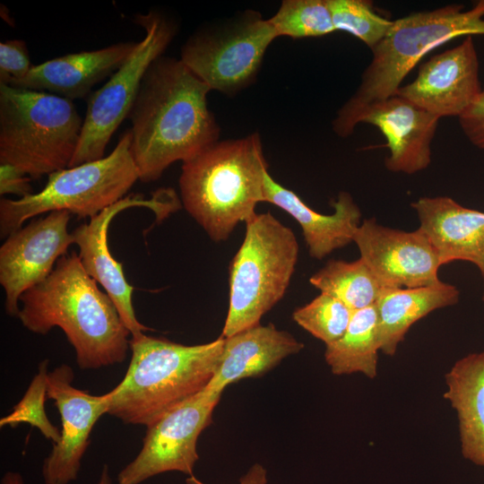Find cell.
Wrapping results in <instances>:
<instances>
[{
    "label": "cell",
    "mask_w": 484,
    "mask_h": 484,
    "mask_svg": "<svg viewBox=\"0 0 484 484\" xmlns=\"http://www.w3.org/2000/svg\"><path fill=\"white\" fill-rule=\"evenodd\" d=\"M480 34H484V0L467 11L461 4H448L393 21L384 39L371 49L372 60L357 91L333 120V132L350 136L362 112L395 95L405 76L429 51L454 38Z\"/></svg>",
    "instance_id": "5"
},
{
    "label": "cell",
    "mask_w": 484,
    "mask_h": 484,
    "mask_svg": "<svg viewBox=\"0 0 484 484\" xmlns=\"http://www.w3.org/2000/svg\"><path fill=\"white\" fill-rule=\"evenodd\" d=\"M224 338L184 345L145 334L132 336L124 378L111 391L108 414L125 424L148 427L169 410L208 385Z\"/></svg>",
    "instance_id": "4"
},
{
    "label": "cell",
    "mask_w": 484,
    "mask_h": 484,
    "mask_svg": "<svg viewBox=\"0 0 484 484\" xmlns=\"http://www.w3.org/2000/svg\"><path fill=\"white\" fill-rule=\"evenodd\" d=\"M458 120L468 140L477 148L484 150V90Z\"/></svg>",
    "instance_id": "31"
},
{
    "label": "cell",
    "mask_w": 484,
    "mask_h": 484,
    "mask_svg": "<svg viewBox=\"0 0 484 484\" xmlns=\"http://www.w3.org/2000/svg\"><path fill=\"white\" fill-rule=\"evenodd\" d=\"M483 278H484V276H483ZM483 299H484V294H483Z\"/></svg>",
    "instance_id": "36"
},
{
    "label": "cell",
    "mask_w": 484,
    "mask_h": 484,
    "mask_svg": "<svg viewBox=\"0 0 484 484\" xmlns=\"http://www.w3.org/2000/svg\"><path fill=\"white\" fill-rule=\"evenodd\" d=\"M221 394L207 385L146 427L140 452L117 474V483L140 484L169 471L194 475L198 437L212 422Z\"/></svg>",
    "instance_id": "11"
},
{
    "label": "cell",
    "mask_w": 484,
    "mask_h": 484,
    "mask_svg": "<svg viewBox=\"0 0 484 484\" xmlns=\"http://www.w3.org/2000/svg\"><path fill=\"white\" fill-rule=\"evenodd\" d=\"M264 202L282 209L300 225L311 257L323 259L336 249L353 242L361 212L351 195L341 192L333 203V214L312 210L292 190L265 175Z\"/></svg>",
    "instance_id": "20"
},
{
    "label": "cell",
    "mask_w": 484,
    "mask_h": 484,
    "mask_svg": "<svg viewBox=\"0 0 484 484\" xmlns=\"http://www.w3.org/2000/svg\"><path fill=\"white\" fill-rule=\"evenodd\" d=\"M479 59L471 36L423 64L416 79L396 94L441 118L460 117L479 98Z\"/></svg>",
    "instance_id": "16"
},
{
    "label": "cell",
    "mask_w": 484,
    "mask_h": 484,
    "mask_svg": "<svg viewBox=\"0 0 484 484\" xmlns=\"http://www.w3.org/2000/svg\"><path fill=\"white\" fill-rule=\"evenodd\" d=\"M17 317L29 331L45 335L59 327L82 369L122 363L131 335L114 302L83 269L75 252L63 255L51 273L25 291Z\"/></svg>",
    "instance_id": "2"
},
{
    "label": "cell",
    "mask_w": 484,
    "mask_h": 484,
    "mask_svg": "<svg viewBox=\"0 0 484 484\" xmlns=\"http://www.w3.org/2000/svg\"><path fill=\"white\" fill-rule=\"evenodd\" d=\"M134 22L143 28L144 37L108 81L88 96L80 140L68 168L104 157L110 138L128 117L146 71L177 33L176 19L165 11L139 13Z\"/></svg>",
    "instance_id": "10"
},
{
    "label": "cell",
    "mask_w": 484,
    "mask_h": 484,
    "mask_svg": "<svg viewBox=\"0 0 484 484\" xmlns=\"http://www.w3.org/2000/svg\"><path fill=\"white\" fill-rule=\"evenodd\" d=\"M31 67L24 40L15 39L0 43V83L10 85L22 79Z\"/></svg>",
    "instance_id": "30"
},
{
    "label": "cell",
    "mask_w": 484,
    "mask_h": 484,
    "mask_svg": "<svg viewBox=\"0 0 484 484\" xmlns=\"http://www.w3.org/2000/svg\"><path fill=\"white\" fill-rule=\"evenodd\" d=\"M97 484H112L109 470L107 464H104Z\"/></svg>",
    "instance_id": "35"
},
{
    "label": "cell",
    "mask_w": 484,
    "mask_h": 484,
    "mask_svg": "<svg viewBox=\"0 0 484 484\" xmlns=\"http://www.w3.org/2000/svg\"><path fill=\"white\" fill-rule=\"evenodd\" d=\"M276 38L268 19L245 10L200 26L183 44L180 60L211 91L232 96L255 81Z\"/></svg>",
    "instance_id": "9"
},
{
    "label": "cell",
    "mask_w": 484,
    "mask_h": 484,
    "mask_svg": "<svg viewBox=\"0 0 484 484\" xmlns=\"http://www.w3.org/2000/svg\"><path fill=\"white\" fill-rule=\"evenodd\" d=\"M309 281L352 311L374 305L384 289L361 258L352 262L330 260Z\"/></svg>",
    "instance_id": "25"
},
{
    "label": "cell",
    "mask_w": 484,
    "mask_h": 484,
    "mask_svg": "<svg viewBox=\"0 0 484 484\" xmlns=\"http://www.w3.org/2000/svg\"><path fill=\"white\" fill-rule=\"evenodd\" d=\"M459 290L439 281L419 288H384L376 302L380 350L393 356L411 326L432 311L459 301Z\"/></svg>",
    "instance_id": "22"
},
{
    "label": "cell",
    "mask_w": 484,
    "mask_h": 484,
    "mask_svg": "<svg viewBox=\"0 0 484 484\" xmlns=\"http://www.w3.org/2000/svg\"><path fill=\"white\" fill-rule=\"evenodd\" d=\"M439 119L395 94L367 108L359 124L376 126L387 140L388 170L414 174L427 169L431 162V143Z\"/></svg>",
    "instance_id": "17"
},
{
    "label": "cell",
    "mask_w": 484,
    "mask_h": 484,
    "mask_svg": "<svg viewBox=\"0 0 484 484\" xmlns=\"http://www.w3.org/2000/svg\"><path fill=\"white\" fill-rule=\"evenodd\" d=\"M129 129L114 150L99 160L48 175L38 193L18 199L0 200V235L7 238L24 222L44 212L65 211L79 218H93L125 197L139 179L131 153Z\"/></svg>",
    "instance_id": "8"
},
{
    "label": "cell",
    "mask_w": 484,
    "mask_h": 484,
    "mask_svg": "<svg viewBox=\"0 0 484 484\" xmlns=\"http://www.w3.org/2000/svg\"><path fill=\"white\" fill-rule=\"evenodd\" d=\"M336 30L348 32L371 49L385 36L393 22L377 13L365 0H328Z\"/></svg>",
    "instance_id": "29"
},
{
    "label": "cell",
    "mask_w": 484,
    "mask_h": 484,
    "mask_svg": "<svg viewBox=\"0 0 484 484\" xmlns=\"http://www.w3.org/2000/svg\"><path fill=\"white\" fill-rule=\"evenodd\" d=\"M278 37H320L336 31L328 0H284L268 19Z\"/></svg>",
    "instance_id": "26"
},
{
    "label": "cell",
    "mask_w": 484,
    "mask_h": 484,
    "mask_svg": "<svg viewBox=\"0 0 484 484\" xmlns=\"http://www.w3.org/2000/svg\"><path fill=\"white\" fill-rule=\"evenodd\" d=\"M298 251L294 232L270 212L246 222L243 243L229 265V305L221 337L260 324L285 295Z\"/></svg>",
    "instance_id": "7"
},
{
    "label": "cell",
    "mask_w": 484,
    "mask_h": 484,
    "mask_svg": "<svg viewBox=\"0 0 484 484\" xmlns=\"http://www.w3.org/2000/svg\"><path fill=\"white\" fill-rule=\"evenodd\" d=\"M74 375L66 364L49 371L48 399L53 400L61 419V436L45 458V484H69L77 480L81 461L90 445L93 427L108 413L110 392L95 395L73 385Z\"/></svg>",
    "instance_id": "14"
},
{
    "label": "cell",
    "mask_w": 484,
    "mask_h": 484,
    "mask_svg": "<svg viewBox=\"0 0 484 484\" xmlns=\"http://www.w3.org/2000/svg\"><path fill=\"white\" fill-rule=\"evenodd\" d=\"M137 42H119L99 49L70 53L32 65L10 86L49 92L73 101L111 76L128 58Z\"/></svg>",
    "instance_id": "18"
},
{
    "label": "cell",
    "mask_w": 484,
    "mask_h": 484,
    "mask_svg": "<svg viewBox=\"0 0 484 484\" xmlns=\"http://www.w3.org/2000/svg\"><path fill=\"white\" fill-rule=\"evenodd\" d=\"M71 215L65 211L48 212L12 233L1 246L0 284L9 315L17 316L22 294L43 281L74 244L67 230Z\"/></svg>",
    "instance_id": "13"
},
{
    "label": "cell",
    "mask_w": 484,
    "mask_h": 484,
    "mask_svg": "<svg viewBox=\"0 0 484 484\" xmlns=\"http://www.w3.org/2000/svg\"><path fill=\"white\" fill-rule=\"evenodd\" d=\"M82 123L72 100L0 83V163L31 179L66 169Z\"/></svg>",
    "instance_id": "6"
},
{
    "label": "cell",
    "mask_w": 484,
    "mask_h": 484,
    "mask_svg": "<svg viewBox=\"0 0 484 484\" xmlns=\"http://www.w3.org/2000/svg\"><path fill=\"white\" fill-rule=\"evenodd\" d=\"M210 88L180 59L161 56L146 71L128 117L131 153L142 182L159 179L219 140Z\"/></svg>",
    "instance_id": "1"
},
{
    "label": "cell",
    "mask_w": 484,
    "mask_h": 484,
    "mask_svg": "<svg viewBox=\"0 0 484 484\" xmlns=\"http://www.w3.org/2000/svg\"><path fill=\"white\" fill-rule=\"evenodd\" d=\"M411 207L419 220V229L441 265L467 261L484 276V212L463 207L447 196L421 197Z\"/></svg>",
    "instance_id": "19"
},
{
    "label": "cell",
    "mask_w": 484,
    "mask_h": 484,
    "mask_svg": "<svg viewBox=\"0 0 484 484\" xmlns=\"http://www.w3.org/2000/svg\"><path fill=\"white\" fill-rule=\"evenodd\" d=\"M353 242L384 288H419L441 281L438 255L419 229L408 232L367 219L358 228Z\"/></svg>",
    "instance_id": "15"
},
{
    "label": "cell",
    "mask_w": 484,
    "mask_h": 484,
    "mask_svg": "<svg viewBox=\"0 0 484 484\" xmlns=\"http://www.w3.org/2000/svg\"><path fill=\"white\" fill-rule=\"evenodd\" d=\"M352 314L353 311L340 299L321 292L309 303L295 309L292 318L300 327L328 345L342 337Z\"/></svg>",
    "instance_id": "27"
},
{
    "label": "cell",
    "mask_w": 484,
    "mask_h": 484,
    "mask_svg": "<svg viewBox=\"0 0 484 484\" xmlns=\"http://www.w3.org/2000/svg\"><path fill=\"white\" fill-rule=\"evenodd\" d=\"M1 484H25L22 476L17 471H7L1 480Z\"/></svg>",
    "instance_id": "34"
},
{
    "label": "cell",
    "mask_w": 484,
    "mask_h": 484,
    "mask_svg": "<svg viewBox=\"0 0 484 484\" xmlns=\"http://www.w3.org/2000/svg\"><path fill=\"white\" fill-rule=\"evenodd\" d=\"M267 172L259 134L218 140L183 162L182 204L212 241H224L239 222L256 214Z\"/></svg>",
    "instance_id": "3"
},
{
    "label": "cell",
    "mask_w": 484,
    "mask_h": 484,
    "mask_svg": "<svg viewBox=\"0 0 484 484\" xmlns=\"http://www.w3.org/2000/svg\"><path fill=\"white\" fill-rule=\"evenodd\" d=\"M186 484H205L198 480L194 475L188 476ZM267 471L264 466L255 463L250 467L248 471L239 480V484H266Z\"/></svg>",
    "instance_id": "33"
},
{
    "label": "cell",
    "mask_w": 484,
    "mask_h": 484,
    "mask_svg": "<svg viewBox=\"0 0 484 484\" xmlns=\"http://www.w3.org/2000/svg\"><path fill=\"white\" fill-rule=\"evenodd\" d=\"M379 343L376 305L353 311L345 333L326 345L324 359L337 376L361 373L370 379L376 376Z\"/></svg>",
    "instance_id": "24"
},
{
    "label": "cell",
    "mask_w": 484,
    "mask_h": 484,
    "mask_svg": "<svg viewBox=\"0 0 484 484\" xmlns=\"http://www.w3.org/2000/svg\"><path fill=\"white\" fill-rule=\"evenodd\" d=\"M30 180L29 176L15 167L7 163H0L1 196L11 194L22 198L33 194Z\"/></svg>",
    "instance_id": "32"
},
{
    "label": "cell",
    "mask_w": 484,
    "mask_h": 484,
    "mask_svg": "<svg viewBox=\"0 0 484 484\" xmlns=\"http://www.w3.org/2000/svg\"><path fill=\"white\" fill-rule=\"evenodd\" d=\"M303 348L292 334L272 324L246 329L224 338L217 370L208 385L223 392L232 383L265 374Z\"/></svg>",
    "instance_id": "21"
},
{
    "label": "cell",
    "mask_w": 484,
    "mask_h": 484,
    "mask_svg": "<svg viewBox=\"0 0 484 484\" xmlns=\"http://www.w3.org/2000/svg\"><path fill=\"white\" fill-rule=\"evenodd\" d=\"M132 207L148 208L160 220L177 211L181 203L172 189H160L151 198L131 194L104 209L89 223L81 224L72 233L83 269L104 288L131 336H136L151 329L138 321L133 306L134 287L126 281L122 264L112 256L108 245V230L112 220Z\"/></svg>",
    "instance_id": "12"
},
{
    "label": "cell",
    "mask_w": 484,
    "mask_h": 484,
    "mask_svg": "<svg viewBox=\"0 0 484 484\" xmlns=\"http://www.w3.org/2000/svg\"><path fill=\"white\" fill-rule=\"evenodd\" d=\"M445 379L443 396L456 411L462 454L484 467V351L458 359Z\"/></svg>",
    "instance_id": "23"
},
{
    "label": "cell",
    "mask_w": 484,
    "mask_h": 484,
    "mask_svg": "<svg viewBox=\"0 0 484 484\" xmlns=\"http://www.w3.org/2000/svg\"><path fill=\"white\" fill-rule=\"evenodd\" d=\"M48 373V359H44L39 364L38 372L22 398L9 414L1 418V428H16L26 423L38 428L44 437L51 440L54 445L59 442L61 430L51 423L45 411Z\"/></svg>",
    "instance_id": "28"
}]
</instances>
